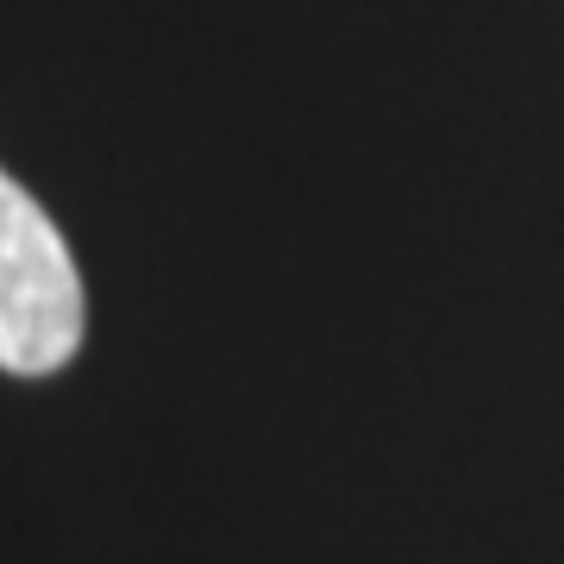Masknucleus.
<instances>
[{
  "label": "nucleus",
  "mask_w": 564,
  "mask_h": 564,
  "mask_svg": "<svg viewBox=\"0 0 564 564\" xmlns=\"http://www.w3.org/2000/svg\"><path fill=\"white\" fill-rule=\"evenodd\" d=\"M82 270L63 232L32 195L0 170V370L51 377L82 345Z\"/></svg>",
  "instance_id": "obj_1"
}]
</instances>
